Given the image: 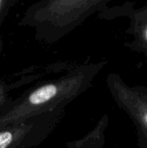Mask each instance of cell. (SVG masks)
I'll use <instances>...</instances> for the list:
<instances>
[{"label":"cell","instance_id":"cell-1","mask_svg":"<svg viewBox=\"0 0 147 148\" xmlns=\"http://www.w3.org/2000/svg\"><path fill=\"white\" fill-rule=\"evenodd\" d=\"M107 61L73 63L61 75L43 81L15 98L0 114V128L32 116L66 107L85 93L107 65Z\"/></svg>","mask_w":147,"mask_h":148},{"label":"cell","instance_id":"cell-2","mask_svg":"<svg viewBox=\"0 0 147 148\" xmlns=\"http://www.w3.org/2000/svg\"><path fill=\"white\" fill-rule=\"evenodd\" d=\"M111 0H37L26 9L18 25L30 29L35 38L54 44L69 35Z\"/></svg>","mask_w":147,"mask_h":148},{"label":"cell","instance_id":"cell-3","mask_svg":"<svg viewBox=\"0 0 147 148\" xmlns=\"http://www.w3.org/2000/svg\"><path fill=\"white\" fill-rule=\"evenodd\" d=\"M66 108L28 118L0 128V148H35L41 145L56 128Z\"/></svg>","mask_w":147,"mask_h":148},{"label":"cell","instance_id":"cell-4","mask_svg":"<svg viewBox=\"0 0 147 148\" xmlns=\"http://www.w3.org/2000/svg\"><path fill=\"white\" fill-rule=\"evenodd\" d=\"M109 93L118 106L134 125L139 148H147V87L128 85L115 73L107 76Z\"/></svg>","mask_w":147,"mask_h":148},{"label":"cell","instance_id":"cell-5","mask_svg":"<svg viewBox=\"0 0 147 148\" xmlns=\"http://www.w3.org/2000/svg\"><path fill=\"white\" fill-rule=\"evenodd\" d=\"M73 62H56L46 66H33L24 69L11 75L0 78V114L6 111L12 105L14 98L11 94L16 89L34 82L44 75L60 73L67 69Z\"/></svg>","mask_w":147,"mask_h":148},{"label":"cell","instance_id":"cell-6","mask_svg":"<svg viewBox=\"0 0 147 148\" xmlns=\"http://www.w3.org/2000/svg\"><path fill=\"white\" fill-rule=\"evenodd\" d=\"M108 125L109 116L105 114L88 134L80 139L67 142L66 148H103Z\"/></svg>","mask_w":147,"mask_h":148},{"label":"cell","instance_id":"cell-7","mask_svg":"<svg viewBox=\"0 0 147 148\" xmlns=\"http://www.w3.org/2000/svg\"><path fill=\"white\" fill-rule=\"evenodd\" d=\"M130 16V30L134 36L133 42L138 49L147 54V7L136 10V13Z\"/></svg>","mask_w":147,"mask_h":148},{"label":"cell","instance_id":"cell-8","mask_svg":"<svg viewBox=\"0 0 147 148\" xmlns=\"http://www.w3.org/2000/svg\"><path fill=\"white\" fill-rule=\"evenodd\" d=\"M17 0H0V28L6 17L9 16L10 10L15 6ZM3 49V40L0 36V51Z\"/></svg>","mask_w":147,"mask_h":148}]
</instances>
